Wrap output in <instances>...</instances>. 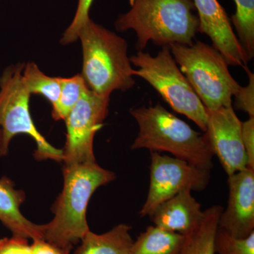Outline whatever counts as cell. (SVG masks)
Masks as SVG:
<instances>
[{
  "instance_id": "obj_1",
  "label": "cell",
  "mask_w": 254,
  "mask_h": 254,
  "mask_svg": "<svg viewBox=\"0 0 254 254\" xmlns=\"http://www.w3.org/2000/svg\"><path fill=\"white\" fill-rule=\"evenodd\" d=\"M63 175V190L53 207L54 218L45 225L43 240L71 250L90 231L86 212L92 195L116 175L94 162L64 165Z\"/></svg>"
},
{
  "instance_id": "obj_2",
  "label": "cell",
  "mask_w": 254,
  "mask_h": 254,
  "mask_svg": "<svg viewBox=\"0 0 254 254\" xmlns=\"http://www.w3.org/2000/svg\"><path fill=\"white\" fill-rule=\"evenodd\" d=\"M130 6L116 20L115 28L135 32L138 51L149 42L161 47L193 45L199 29L193 0H130Z\"/></svg>"
},
{
  "instance_id": "obj_3",
  "label": "cell",
  "mask_w": 254,
  "mask_h": 254,
  "mask_svg": "<svg viewBox=\"0 0 254 254\" xmlns=\"http://www.w3.org/2000/svg\"><path fill=\"white\" fill-rule=\"evenodd\" d=\"M130 113L138 126L132 150L167 152L200 169L212 170L214 153L205 133L195 131L160 104L141 107Z\"/></svg>"
},
{
  "instance_id": "obj_4",
  "label": "cell",
  "mask_w": 254,
  "mask_h": 254,
  "mask_svg": "<svg viewBox=\"0 0 254 254\" xmlns=\"http://www.w3.org/2000/svg\"><path fill=\"white\" fill-rule=\"evenodd\" d=\"M78 39L83 51L81 75L91 91L110 97L113 91H127L135 86L128 43L123 38L90 18Z\"/></svg>"
},
{
  "instance_id": "obj_5",
  "label": "cell",
  "mask_w": 254,
  "mask_h": 254,
  "mask_svg": "<svg viewBox=\"0 0 254 254\" xmlns=\"http://www.w3.org/2000/svg\"><path fill=\"white\" fill-rule=\"evenodd\" d=\"M169 48L206 110L232 106V97L241 86L232 77L228 64L218 50L201 41L191 46L175 43Z\"/></svg>"
},
{
  "instance_id": "obj_6",
  "label": "cell",
  "mask_w": 254,
  "mask_h": 254,
  "mask_svg": "<svg viewBox=\"0 0 254 254\" xmlns=\"http://www.w3.org/2000/svg\"><path fill=\"white\" fill-rule=\"evenodd\" d=\"M130 60L138 68L133 69V76L148 82L174 111L185 115L205 131L206 108L178 67L169 47H162L156 56L138 51Z\"/></svg>"
},
{
  "instance_id": "obj_7",
  "label": "cell",
  "mask_w": 254,
  "mask_h": 254,
  "mask_svg": "<svg viewBox=\"0 0 254 254\" xmlns=\"http://www.w3.org/2000/svg\"><path fill=\"white\" fill-rule=\"evenodd\" d=\"M24 66L25 64L18 63L8 66L0 77V156L7 154L14 136L26 134L36 143L34 155L37 160L63 162V150L50 144L33 123L30 112L31 94L23 79Z\"/></svg>"
},
{
  "instance_id": "obj_8",
  "label": "cell",
  "mask_w": 254,
  "mask_h": 254,
  "mask_svg": "<svg viewBox=\"0 0 254 254\" xmlns=\"http://www.w3.org/2000/svg\"><path fill=\"white\" fill-rule=\"evenodd\" d=\"M210 179L209 170L182 159L150 152L149 190L140 215L151 216L159 205L182 190H204Z\"/></svg>"
},
{
  "instance_id": "obj_9",
  "label": "cell",
  "mask_w": 254,
  "mask_h": 254,
  "mask_svg": "<svg viewBox=\"0 0 254 254\" xmlns=\"http://www.w3.org/2000/svg\"><path fill=\"white\" fill-rule=\"evenodd\" d=\"M110 98L97 95L88 88L65 119L66 140L63 150L64 165L96 162L93 141L108 115Z\"/></svg>"
},
{
  "instance_id": "obj_10",
  "label": "cell",
  "mask_w": 254,
  "mask_h": 254,
  "mask_svg": "<svg viewBox=\"0 0 254 254\" xmlns=\"http://www.w3.org/2000/svg\"><path fill=\"white\" fill-rule=\"evenodd\" d=\"M205 133L227 175L248 168V158L242 138V122L233 107L207 110Z\"/></svg>"
},
{
  "instance_id": "obj_11",
  "label": "cell",
  "mask_w": 254,
  "mask_h": 254,
  "mask_svg": "<svg viewBox=\"0 0 254 254\" xmlns=\"http://www.w3.org/2000/svg\"><path fill=\"white\" fill-rule=\"evenodd\" d=\"M228 201L219 218L218 227L237 238L254 232V170L247 168L229 175Z\"/></svg>"
},
{
  "instance_id": "obj_12",
  "label": "cell",
  "mask_w": 254,
  "mask_h": 254,
  "mask_svg": "<svg viewBox=\"0 0 254 254\" xmlns=\"http://www.w3.org/2000/svg\"><path fill=\"white\" fill-rule=\"evenodd\" d=\"M199 18L198 32L209 37L228 65L245 67L248 63L230 19L218 0H193Z\"/></svg>"
},
{
  "instance_id": "obj_13",
  "label": "cell",
  "mask_w": 254,
  "mask_h": 254,
  "mask_svg": "<svg viewBox=\"0 0 254 254\" xmlns=\"http://www.w3.org/2000/svg\"><path fill=\"white\" fill-rule=\"evenodd\" d=\"M203 215L191 190H184L162 203L150 217L155 226L185 235L198 226Z\"/></svg>"
},
{
  "instance_id": "obj_14",
  "label": "cell",
  "mask_w": 254,
  "mask_h": 254,
  "mask_svg": "<svg viewBox=\"0 0 254 254\" xmlns=\"http://www.w3.org/2000/svg\"><path fill=\"white\" fill-rule=\"evenodd\" d=\"M26 199L24 191L15 189L9 178L0 179V221L13 236L31 239H44L46 225H36L23 216L20 208Z\"/></svg>"
},
{
  "instance_id": "obj_15",
  "label": "cell",
  "mask_w": 254,
  "mask_h": 254,
  "mask_svg": "<svg viewBox=\"0 0 254 254\" xmlns=\"http://www.w3.org/2000/svg\"><path fill=\"white\" fill-rule=\"evenodd\" d=\"M131 230L129 225L120 224L101 235L90 230L72 254H128L133 242Z\"/></svg>"
},
{
  "instance_id": "obj_16",
  "label": "cell",
  "mask_w": 254,
  "mask_h": 254,
  "mask_svg": "<svg viewBox=\"0 0 254 254\" xmlns=\"http://www.w3.org/2000/svg\"><path fill=\"white\" fill-rule=\"evenodd\" d=\"M222 207L215 205L203 210L198 226L185 235L178 254H215V241Z\"/></svg>"
},
{
  "instance_id": "obj_17",
  "label": "cell",
  "mask_w": 254,
  "mask_h": 254,
  "mask_svg": "<svg viewBox=\"0 0 254 254\" xmlns=\"http://www.w3.org/2000/svg\"><path fill=\"white\" fill-rule=\"evenodd\" d=\"M185 235L153 225L133 241L128 254H178Z\"/></svg>"
},
{
  "instance_id": "obj_18",
  "label": "cell",
  "mask_w": 254,
  "mask_h": 254,
  "mask_svg": "<svg viewBox=\"0 0 254 254\" xmlns=\"http://www.w3.org/2000/svg\"><path fill=\"white\" fill-rule=\"evenodd\" d=\"M236 11L230 22L235 26L237 37L248 61L254 57V0H234Z\"/></svg>"
},
{
  "instance_id": "obj_19",
  "label": "cell",
  "mask_w": 254,
  "mask_h": 254,
  "mask_svg": "<svg viewBox=\"0 0 254 254\" xmlns=\"http://www.w3.org/2000/svg\"><path fill=\"white\" fill-rule=\"evenodd\" d=\"M60 83L59 98L52 110V117L57 121L66 119L88 88L81 74L69 78L60 77Z\"/></svg>"
},
{
  "instance_id": "obj_20",
  "label": "cell",
  "mask_w": 254,
  "mask_h": 254,
  "mask_svg": "<svg viewBox=\"0 0 254 254\" xmlns=\"http://www.w3.org/2000/svg\"><path fill=\"white\" fill-rule=\"evenodd\" d=\"M23 79L31 94L41 95L51 103L58 102L60 93V77L47 76L34 63L25 64Z\"/></svg>"
},
{
  "instance_id": "obj_21",
  "label": "cell",
  "mask_w": 254,
  "mask_h": 254,
  "mask_svg": "<svg viewBox=\"0 0 254 254\" xmlns=\"http://www.w3.org/2000/svg\"><path fill=\"white\" fill-rule=\"evenodd\" d=\"M215 252V254H254V232L246 238H237L218 227Z\"/></svg>"
},
{
  "instance_id": "obj_22",
  "label": "cell",
  "mask_w": 254,
  "mask_h": 254,
  "mask_svg": "<svg viewBox=\"0 0 254 254\" xmlns=\"http://www.w3.org/2000/svg\"><path fill=\"white\" fill-rule=\"evenodd\" d=\"M94 0H78L77 8L71 24L63 33L61 43L64 46L71 44L78 40V32L90 18L89 11Z\"/></svg>"
},
{
  "instance_id": "obj_23",
  "label": "cell",
  "mask_w": 254,
  "mask_h": 254,
  "mask_svg": "<svg viewBox=\"0 0 254 254\" xmlns=\"http://www.w3.org/2000/svg\"><path fill=\"white\" fill-rule=\"evenodd\" d=\"M248 74L250 81L247 86H240L235 95V107L248 114L250 118H254V74L248 66L244 67Z\"/></svg>"
},
{
  "instance_id": "obj_24",
  "label": "cell",
  "mask_w": 254,
  "mask_h": 254,
  "mask_svg": "<svg viewBox=\"0 0 254 254\" xmlns=\"http://www.w3.org/2000/svg\"><path fill=\"white\" fill-rule=\"evenodd\" d=\"M0 254H31L28 239L13 236L0 239Z\"/></svg>"
},
{
  "instance_id": "obj_25",
  "label": "cell",
  "mask_w": 254,
  "mask_h": 254,
  "mask_svg": "<svg viewBox=\"0 0 254 254\" xmlns=\"http://www.w3.org/2000/svg\"><path fill=\"white\" fill-rule=\"evenodd\" d=\"M242 138L248 158V168L254 170V118L242 123Z\"/></svg>"
},
{
  "instance_id": "obj_26",
  "label": "cell",
  "mask_w": 254,
  "mask_h": 254,
  "mask_svg": "<svg viewBox=\"0 0 254 254\" xmlns=\"http://www.w3.org/2000/svg\"><path fill=\"white\" fill-rule=\"evenodd\" d=\"M31 254H71V251L53 245L46 240H33L31 245Z\"/></svg>"
},
{
  "instance_id": "obj_27",
  "label": "cell",
  "mask_w": 254,
  "mask_h": 254,
  "mask_svg": "<svg viewBox=\"0 0 254 254\" xmlns=\"http://www.w3.org/2000/svg\"><path fill=\"white\" fill-rule=\"evenodd\" d=\"M1 130H0V145H1Z\"/></svg>"
}]
</instances>
